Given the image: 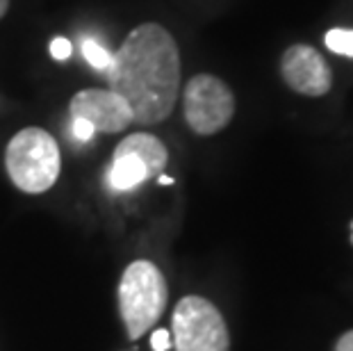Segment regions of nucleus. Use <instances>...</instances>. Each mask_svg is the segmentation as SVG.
<instances>
[{"label":"nucleus","mask_w":353,"mask_h":351,"mask_svg":"<svg viewBox=\"0 0 353 351\" xmlns=\"http://www.w3.org/2000/svg\"><path fill=\"white\" fill-rule=\"evenodd\" d=\"M71 132H73V137H76L78 141H92L94 137V126L85 121V119H78V117H73V123H71Z\"/></svg>","instance_id":"ddd939ff"},{"label":"nucleus","mask_w":353,"mask_h":351,"mask_svg":"<svg viewBox=\"0 0 353 351\" xmlns=\"http://www.w3.org/2000/svg\"><path fill=\"white\" fill-rule=\"evenodd\" d=\"M185 121L196 135H214L230 123L235 114V96L216 76L199 73L183 92Z\"/></svg>","instance_id":"39448f33"},{"label":"nucleus","mask_w":353,"mask_h":351,"mask_svg":"<svg viewBox=\"0 0 353 351\" xmlns=\"http://www.w3.org/2000/svg\"><path fill=\"white\" fill-rule=\"evenodd\" d=\"M110 89L128 103L132 121L162 123L176 108L180 94V53L176 39L157 23H144L125 37L112 55Z\"/></svg>","instance_id":"f257e3e1"},{"label":"nucleus","mask_w":353,"mask_h":351,"mask_svg":"<svg viewBox=\"0 0 353 351\" xmlns=\"http://www.w3.org/2000/svg\"><path fill=\"white\" fill-rule=\"evenodd\" d=\"M335 351H353V331L340 335V340L335 342Z\"/></svg>","instance_id":"2eb2a0df"},{"label":"nucleus","mask_w":353,"mask_h":351,"mask_svg":"<svg viewBox=\"0 0 353 351\" xmlns=\"http://www.w3.org/2000/svg\"><path fill=\"white\" fill-rule=\"evenodd\" d=\"M108 181L112 190L128 192V190L137 188L139 183L148 181V171L144 167V162L139 158H134V155H114Z\"/></svg>","instance_id":"1a4fd4ad"},{"label":"nucleus","mask_w":353,"mask_h":351,"mask_svg":"<svg viewBox=\"0 0 353 351\" xmlns=\"http://www.w3.org/2000/svg\"><path fill=\"white\" fill-rule=\"evenodd\" d=\"M5 169L21 192H48L59 176L57 141L43 128H23L7 144Z\"/></svg>","instance_id":"7ed1b4c3"},{"label":"nucleus","mask_w":353,"mask_h":351,"mask_svg":"<svg viewBox=\"0 0 353 351\" xmlns=\"http://www.w3.org/2000/svg\"><path fill=\"white\" fill-rule=\"evenodd\" d=\"M7 7H10V0H0V19L7 14Z\"/></svg>","instance_id":"dca6fc26"},{"label":"nucleus","mask_w":353,"mask_h":351,"mask_svg":"<svg viewBox=\"0 0 353 351\" xmlns=\"http://www.w3.org/2000/svg\"><path fill=\"white\" fill-rule=\"evenodd\" d=\"M176 351H230L228 326L212 301L203 297L180 299L171 322Z\"/></svg>","instance_id":"20e7f679"},{"label":"nucleus","mask_w":353,"mask_h":351,"mask_svg":"<svg viewBox=\"0 0 353 351\" xmlns=\"http://www.w3.org/2000/svg\"><path fill=\"white\" fill-rule=\"evenodd\" d=\"M114 155H134V158H139L148 171V178L160 176L169 160L167 146H164L155 135H148V132H134V135H128L121 144L117 146Z\"/></svg>","instance_id":"6e6552de"},{"label":"nucleus","mask_w":353,"mask_h":351,"mask_svg":"<svg viewBox=\"0 0 353 351\" xmlns=\"http://www.w3.org/2000/svg\"><path fill=\"white\" fill-rule=\"evenodd\" d=\"M151 347H153V351H169L171 349V331H167V328H157V331H153Z\"/></svg>","instance_id":"4468645a"},{"label":"nucleus","mask_w":353,"mask_h":351,"mask_svg":"<svg viewBox=\"0 0 353 351\" xmlns=\"http://www.w3.org/2000/svg\"><path fill=\"white\" fill-rule=\"evenodd\" d=\"M351 242H353V221H351Z\"/></svg>","instance_id":"a211bd4d"},{"label":"nucleus","mask_w":353,"mask_h":351,"mask_svg":"<svg viewBox=\"0 0 353 351\" xmlns=\"http://www.w3.org/2000/svg\"><path fill=\"white\" fill-rule=\"evenodd\" d=\"M281 73L288 87L303 96H324L333 87V73L324 55L305 43H294L285 50Z\"/></svg>","instance_id":"423d86ee"},{"label":"nucleus","mask_w":353,"mask_h":351,"mask_svg":"<svg viewBox=\"0 0 353 351\" xmlns=\"http://www.w3.org/2000/svg\"><path fill=\"white\" fill-rule=\"evenodd\" d=\"M73 53V46L69 39H64V37H55V39L50 41V55L57 59V62H64V59H69Z\"/></svg>","instance_id":"f8f14e48"},{"label":"nucleus","mask_w":353,"mask_h":351,"mask_svg":"<svg viewBox=\"0 0 353 351\" xmlns=\"http://www.w3.org/2000/svg\"><path fill=\"white\" fill-rule=\"evenodd\" d=\"M157 183H160V185H171V183H174V178H169V176H157Z\"/></svg>","instance_id":"f3484780"},{"label":"nucleus","mask_w":353,"mask_h":351,"mask_svg":"<svg viewBox=\"0 0 353 351\" xmlns=\"http://www.w3.org/2000/svg\"><path fill=\"white\" fill-rule=\"evenodd\" d=\"M82 55H85L89 66H94L96 71L108 73L110 64H112V53H110L108 48H103L99 41H94V39H85V41H82Z\"/></svg>","instance_id":"9b49d317"},{"label":"nucleus","mask_w":353,"mask_h":351,"mask_svg":"<svg viewBox=\"0 0 353 351\" xmlns=\"http://www.w3.org/2000/svg\"><path fill=\"white\" fill-rule=\"evenodd\" d=\"M167 281L148 260H134L125 267L119 283V312L125 324L128 338L137 340L157 324L167 308Z\"/></svg>","instance_id":"f03ea898"},{"label":"nucleus","mask_w":353,"mask_h":351,"mask_svg":"<svg viewBox=\"0 0 353 351\" xmlns=\"http://www.w3.org/2000/svg\"><path fill=\"white\" fill-rule=\"evenodd\" d=\"M71 117L85 119L101 132H121L132 123L128 103L112 89H82L71 99Z\"/></svg>","instance_id":"0eeeda50"},{"label":"nucleus","mask_w":353,"mask_h":351,"mask_svg":"<svg viewBox=\"0 0 353 351\" xmlns=\"http://www.w3.org/2000/svg\"><path fill=\"white\" fill-rule=\"evenodd\" d=\"M324 43L328 50H333L335 55L353 57V30L349 28H333L328 30L324 37Z\"/></svg>","instance_id":"9d476101"}]
</instances>
